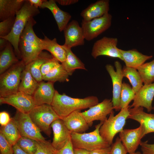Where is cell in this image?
I'll return each mask as SVG.
<instances>
[{
    "label": "cell",
    "mask_w": 154,
    "mask_h": 154,
    "mask_svg": "<svg viewBox=\"0 0 154 154\" xmlns=\"http://www.w3.org/2000/svg\"><path fill=\"white\" fill-rule=\"evenodd\" d=\"M65 41L62 45L67 48L83 45L84 38L82 30L78 22L73 20L68 23L64 30Z\"/></svg>",
    "instance_id": "9a60e30c"
},
{
    "label": "cell",
    "mask_w": 154,
    "mask_h": 154,
    "mask_svg": "<svg viewBox=\"0 0 154 154\" xmlns=\"http://www.w3.org/2000/svg\"><path fill=\"white\" fill-rule=\"evenodd\" d=\"M129 111L128 119L139 123L142 128L143 137L148 133L154 132V114L145 112L141 107L130 108Z\"/></svg>",
    "instance_id": "2e32d148"
},
{
    "label": "cell",
    "mask_w": 154,
    "mask_h": 154,
    "mask_svg": "<svg viewBox=\"0 0 154 154\" xmlns=\"http://www.w3.org/2000/svg\"><path fill=\"white\" fill-rule=\"evenodd\" d=\"M0 104L11 105L17 110L27 114L36 106L33 96L19 91L6 97L0 98Z\"/></svg>",
    "instance_id": "4fadbf2b"
},
{
    "label": "cell",
    "mask_w": 154,
    "mask_h": 154,
    "mask_svg": "<svg viewBox=\"0 0 154 154\" xmlns=\"http://www.w3.org/2000/svg\"><path fill=\"white\" fill-rule=\"evenodd\" d=\"M21 137L29 138L38 141H44L45 138L40 129L35 125L28 114L17 111L13 117Z\"/></svg>",
    "instance_id": "9c48e42d"
},
{
    "label": "cell",
    "mask_w": 154,
    "mask_h": 154,
    "mask_svg": "<svg viewBox=\"0 0 154 154\" xmlns=\"http://www.w3.org/2000/svg\"><path fill=\"white\" fill-rule=\"evenodd\" d=\"M31 3L35 7L41 8L44 0H29Z\"/></svg>",
    "instance_id": "7dc6e473"
},
{
    "label": "cell",
    "mask_w": 154,
    "mask_h": 154,
    "mask_svg": "<svg viewBox=\"0 0 154 154\" xmlns=\"http://www.w3.org/2000/svg\"><path fill=\"white\" fill-rule=\"evenodd\" d=\"M154 97V82L144 84L135 93L130 108L141 107L146 108L148 112L152 110V102Z\"/></svg>",
    "instance_id": "e0dca14e"
},
{
    "label": "cell",
    "mask_w": 154,
    "mask_h": 154,
    "mask_svg": "<svg viewBox=\"0 0 154 154\" xmlns=\"http://www.w3.org/2000/svg\"><path fill=\"white\" fill-rule=\"evenodd\" d=\"M119 51L125 66L137 70L146 60L153 57L152 55L143 54L135 49L125 50L119 49Z\"/></svg>",
    "instance_id": "603a6c76"
},
{
    "label": "cell",
    "mask_w": 154,
    "mask_h": 154,
    "mask_svg": "<svg viewBox=\"0 0 154 154\" xmlns=\"http://www.w3.org/2000/svg\"><path fill=\"white\" fill-rule=\"evenodd\" d=\"M16 17H9L0 23V38L8 35L13 27Z\"/></svg>",
    "instance_id": "d590c367"
},
{
    "label": "cell",
    "mask_w": 154,
    "mask_h": 154,
    "mask_svg": "<svg viewBox=\"0 0 154 154\" xmlns=\"http://www.w3.org/2000/svg\"><path fill=\"white\" fill-rule=\"evenodd\" d=\"M116 71L113 66L107 64L106 68L112 79L113 85V97L112 102L114 109L116 111L120 110V93L122 84V80L124 77L122 73V66L118 61L114 62Z\"/></svg>",
    "instance_id": "8fae6325"
},
{
    "label": "cell",
    "mask_w": 154,
    "mask_h": 154,
    "mask_svg": "<svg viewBox=\"0 0 154 154\" xmlns=\"http://www.w3.org/2000/svg\"><path fill=\"white\" fill-rule=\"evenodd\" d=\"M112 18V15L108 13L90 21L82 20L81 27L85 39L91 40L108 29L111 25Z\"/></svg>",
    "instance_id": "ba28073f"
},
{
    "label": "cell",
    "mask_w": 154,
    "mask_h": 154,
    "mask_svg": "<svg viewBox=\"0 0 154 154\" xmlns=\"http://www.w3.org/2000/svg\"><path fill=\"white\" fill-rule=\"evenodd\" d=\"M104 122L96 125L94 130L88 133H71V142L74 149L79 148L91 151L111 147L101 135L99 129Z\"/></svg>",
    "instance_id": "277c9868"
},
{
    "label": "cell",
    "mask_w": 154,
    "mask_h": 154,
    "mask_svg": "<svg viewBox=\"0 0 154 154\" xmlns=\"http://www.w3.org/2000/svg\"><path fill=\"white\" fill-rule=\"evenodd\" d=\"M38 83L32 75L29 65H26L21 74L19 91L33 96Z\"/></svg>",
    "instance_id": "cb8c5ba5"
},
{
    "label": "cell",
    "mask_w": 154,
    "mask_h": 154,
    "mask_svg": "<svg viewBox=\"0 0 154 154\" xmlns=\"http://www.w3.org/2000/svg\"><path fill=\"white\" fill-rule=\"evenodd\" d=\"M114 109L112 100L106 99L100 103L90 108L88 110L81 112V114L90 126L94 121L99 120L104 122L108 118L107 116Z\"/></svg>",
    "instance_id": "7c38bea8"
},
{
    "label": "cell",
    "mask_w": 154,
    "mask_h": 154,
    "mask_svg": "<svg viewBox=\"0 0 154 154\" xmlns=\"http://www.w3.org/2000/svg\"><path fill=\"white\" fill-rule=\"evenodd\" d=\"M0 131L13 146L16 144L21 137L16 124L13 118L6 125L1 126Z\"/></svg>",
    "instance_id": "f546056e"
},
{
    "label": "cell",
    "mask_w": 154,
    "mask_h": 154,
    "mask_svg": "<svg viewBox=\"0 0 154 154\" xmlns=\"http://www.w3.org/2000/svg\"><path fill=\"white\" fill-rule=\"evenodd\" d=\"M133 154H143L142 153H141L139 151H137L135 153Z\"/></svg>",
    "instance_id": "f907efd6"
},
{
    "label": "cell",
    "mask_w": 154,
    "mask_h": 154,
    "mask_svg": "<svg viewBox=\"0 0 154 154\" xmlns=\"http://www.w3.org/2000/svg\"><path fill=\"white\" fill-rule=\"evenodd\" d=\"M25 0H0V20L15 16Z\"/></svg>",
    "instance_id": "d4e9b609"
},
{
    "label": "cell",
    "mask_w": 154,
    "mask_h": 154,
    "mask_svg": "<svg viewBox=\"0 0 154 154\" xmlns=\"http://www.w3.org/2000/svg\"><path fill=\"white\" fill-rule=\"evenodd\" d=\"M62 46L65 51L66 58L61 64L70 76L72 75L76 69L86 70L84 64L73 52L71 48H66L62 45Z\"/></svg>",
    "instance_id": "83f0119b"
},
{
    "label": "cell",
    "mask_w": 154,
    "mask_h": 154,
    "mask_svg": "<svg viewBox=\"0 0 154 154\" xmlns=\"http://www.w3.org/2000/svg\"><path fill=\"white\" fill-rule=\"evenodd\" d=\"M111 147L106 148L96 149L89 151V154H110Z\"/></svg>",
    "instance_id": "ee69618b"
},
{
    "label": "cell",
    "mask_w": 154,
    "mask_h": 154,
    "mask_svg": "<svg viewBox=\"0 0 154 154\" xmlns=\"http://www.w3.org/2000/svg\"><path fill=\"white\" fill-rule=\"evenodd\" d=\"M31 119L40 129L48 137L51 133V125L60 118L50 105L35 106L28 113Z\"/></svg>",
    "instance_id": "52a82bcc"
},
{
    "label": "cell",
    "mask_w": 154,
    "mask_h": 154,
    "mask_svg": "<svg viewBox=\"0 0 154 154\" xmlns=\"http://www.w3.org/2000/svg\"><path fill=\"white\" fill-rule=\"evenodd\" d=\"M130 106L121 110L114 116L113 110L107 118L101 125L99 129L100 134L104 139L110 145L113 144L114 137L118 133L121 132L129 115Z\"/></svg>",
    "instance_id": "5b68a950"
},
{
    "label": "cell",
    "mask_w": 154,
    "mask_h": 154,
    "mask_svg": "<svg viewBox=\"0 0 154 154\" xmlns=\"http://www.w3.org/2000/svg\"><path fill=\"white\" fill-rule=\"evenodd\" d=\"M109 2L108 0H100L90 4L81 12L80 15L82 20L90 21L108 13Z\"/></svg>",
    "instance_id": "ffe728a7"
},
{
    "label": "cell",
    "mask_w": 154,
    "mask_h": 154,
    "mask_svg": "<svg viewBox=\"0 0 154 154\" xmlns=\"http://www.w3.org/2000/svg\"><path fill=\"white\" fill-rule=\"evenodd\" d=\"M13 147L14 154H29L21 149L17 143L13 145Z\"/></svg>",
    "instance_id": "bcb514c9"
},
{
    "label": "cell",
    "mask_w": 154,
    "mask_h": 154,
    "mask_svg": "<svg viewBox=\"0 0 154 154\" xmlns=\"http://www.w3.org/2000/svg\"><path fill=\"white\" fill-rule=\"evenodd\" d=\"M37 151L35 154H54L56 149L49 141H38Z\"/></svg>",
    "instance_id": "8d00e7d4"
},
{
    "label": "cell",
    "mask_w": 154,
    "mask_h": 154,
    "mask_svg": "<svg viewBox=\"0 0 154 154\" xmlns=\"http://www.w3.org/2000/svg\"><path fill=\"white\" fill-rule=\"evenodd\" d=\"M56 2L54 0H44L41 8H46L51 11L56 22L59 31L62 32L68 24L71 16L68 12L60 9Z\"/></svg>",
    "instance_id": "7402d4cb"
},
{
    "label": "cell",
    "mask_w": 154,
    "mask_h": 154,
    "mask_svg": "<svg viewBox=\"0 0 154 154\" xmlns=\"http://www.w3.org/2000/svg\"><path fill=\"white\" fill-rule=\"evenodd\" d=\"M53 58L48 52L42 51L37 58L27 64L32 75L38 82L43 81L40 71L42 66L44 63Z\"/></svg>",
    "instance_id": "f1b7e54d"
},
{
    "label": "cell",
    "mask_w": 154,
    "mask_h": 154,
    "mask_svg": "<svg viewBox=\"0 0 154 154\" xmlns=\"http://www.w3.org/2000/svg\"><path fill=\"white\" fill-rule=\"evenodd\" d=\"M119 137L129 154L136 152L143 137L142 127L134 129H123L119 133Z\"/></svg>",
    "instance_id": "5bb4252c"
},
{
    "label": "cell",
    "mask_w": 154,
    "mask_h": 154,
    "mask_svg": "<svg viewBox=\"0 0 154 154\" xmlns=\"http://www.w3.org/2000/svg\"><path fill=\"white\" fill-rule=\"evenodd\" d=\"M54 154H74L71 137L63 147L60 150H56Z\"/></svg>",
    "instance_id": "60d3db41"
},
{
    "label": "cell",
    "mask_w": 154,
    "mask_h": 154,
    "mask_svg": "<svg viewBox=\"0 0 154 154\" xmlns=\"http://www.w3.org/2000/svg\"><path fill=\"white\" fill-rule=\"evenodd\" d=\"M36 21L33 17L28 22L19 38V48L21 60L26 65L37 58L43 50L42 39L35 34L33 26Z\"/></svg>",
    "instance_id": "7a4b0ae2"
},
{
    "label": "cell",
    "mask_w": 154,
    "mask_h": 154,
    "mask_svg": "<svg viewBox=\"0 0 154 154\" xmlns=\"http://www.w3.org/2000/svg\"><path fill=\"white\" fill-rule=\"evenodd\" d=\"M59 4L63 6L69 5L77 3L78 0H55Z\"/></svg>",
    "instance_id": "f6af8a7d"
},
{
    "label": "cell",
    "mask_w": 154,
    "mask_h": 154,
    "mask_svg": "<svg viewBox=\"0 0 154 154\" xmlns=\"http://www.w3.org/2000/svg\"><path fill=\"white\" fill-rule=\"evenodd\" d=\"M0 154H14L13 146L0 131Z\"/></svg>",
    "instance_id": "74e56055"
},
{
    "label": "cell",
    "mask_w": 154,
    "mask_h": 154,
    "mask_svg": "<svg viewBox=\"0 0 154 154\" xmlns=\"http://www.w3.org/2000/svg\"><path fill=\"white\" fill-rule=\"evenodd\" d=\"M135 94L129 84L124 82L122 83L120 98L121 109L129 106V104L133 100Z\"/></svg>",
    "instance_id": "836d02e7"
},
{
    "label": "cell",
    "mask_w": 154,
    "mask_h": 154,
    "mask_svg": "<svg viewBox=\"0 0 154 154\" xmlns=\"http://www.w3.org/2000/svg\"><path fill=\"white\" fill-rule=\"evenodd\" d=\"M98 98L91 96L83 98H73L64 93L60 94L55 90L51 104L52 108L62 119L72 113L93 106L98 103Z\"/></svg>",
    "instance_id": "6da1fadb"
},
{
    "label": "cell",
    "mask_w": 154,
    "mask_h": 154,
    "mask_svg": "<svg viewBox=\"0 0 154 154\" xmlns=\"http://www.w3.org/2000/svg\"><path fill=\"white\" fill-rule=\"evenodd\" d=\"M152 110L154 111V106L153 107Z\"/></svg>",
    "instance_id": "816d5d0a"
},
{
    "label": "cell",
    "mask_w": 154,
    "mask_h": 154,
    "mask_svg": "<svg viewBox=\"0 0 154 154\" xmlns=\"http://www.w3.org/2000/svg\"><path fill=\"white\" fill-rule=\"evenodd\" d=\"M69 75L61 64H59L42 77V80L48 82H63L69 80Z\"/></svg>",
    "instance_id": "1f68e13d"
},
{
    "label": "cell",
    "mask_w": 154,
    "mask_h": 154,
    "mask_svg": "<svg viewBox=\"0 0 154 154\" xmlns=\"http://www.w3.org/2000/svg\"><path fill=\"white\" fill-rule=\"evenodd\" d=\"M74 154H89V151L82 149L74 148Z\"/></svg>",
    "instance_id": "c3c4849f"
},
{
    "label": "cell",
    "mask_w": 154,
    "mask_h": 154,
    "mask_svg": "<svg viewBox=\"0 0 154 154\" xmlns=\"http://www.w3.org/2000/svg\"><path fill=\"white\" fill-rule=\"evenodd\" d=\"M62 119L71 133H81L87 130L89 127L82 115L80 110L75 111Z\"/></svg>",
    "instance_id": "44dd1931"
},
{
    "label": "cell",
    "mask_w": 154,
    "mask_h": 154,
    "mask_svg": "<svg viewBox=\"0 0 154 154\" xmlns=\"http://www.w3.org/2000/svg\"><path fill=\"white\" fill-rule=\"evenodd\" d=\"M144 84H149L154 82V59L144 63L137 69Z\"/></svg>",
    "instance_id": "d6a6232c"
},
{
    "label": "cell",
    "mask_w": 154,
    "mask_h": 154,
    "mask_svg": "<svg viewBox=\"0 0 154 154\" xmlns=\"http://www.w3.org/2000/svg\"><path fill=\"white\" fill-rule=\"evenodd\" d=\"M12 45L9 42L5 48L1 51L0 74L19 61L15 54Z\"/></svg>",
    "instance_id": "484cf974"
},
{
    "label": "cell",
    "mask_w": 154,
    "mask_h": 154,
    "mask_svg": "<svg viewBox=\"0 0 154 154\" xmlns=\"http://www.w3.org/2000/svg\"><path fill=\"white\" fill-rule=\"evenodd\" d=\"M128 152L121 140L117 137L115 142L111 145L110 154H127Z\"/></svg>",
    "instance_id": "f35d334b"
},
{
    "label": "cell",
    "mask_w": 154,
    "mask_h": 154,
    "mask_svg": "<svg viewBox=\"0 0 154 154\" xmlns=\"http://www.w3.org/2000/svg\"><path fill=\"white\" fill-rule=\"evenodd\" d=\"M54 83L43 81L38 82L33 96L36 106L44 104L51 105L56 90L54 86Z\"/></svg>",
    "instance_id": "d6986e66"
},
{
    "label": "cell",
    "mask_w": 154,
    "mask_h": 154,
    "mask_svg": "<svg viewBox=\"0 0 154 154\" xmlns=\"http://www.w3.org/2000/svg\"><path fill=\"white\" fill-rule=\"evenodd\" d=\"M53 137L52 145L56 150L63 147L71 137V133L64 124L62 119L59 118L54 121L51 125Z\"/></svg>",
    "instance_id": "ac0fdd59"
},
{
    "label": "cell",
    "mask_w": 154,
    "mask_h": 154,
    "mask_svg": "<svg viewBox=\"0 0 154 154\" xmlns=\"http://www.w3.org/2000/svg\"><path fill=\"white\" fill-rule=\"evenodd\" d=\"M40 13L38 8L32 5L29 0H25L22 7L16 14L11 31L7 35L1 37L7 40L11 44L15 54L19 59L21 60L19 48V42L20 35L29 20Z\"/></svg>",
    "instance_id": "3957f363"
},
{
    "label": "cell",
    "mask_w": 154,
    "mask_h": 154,
    "mask_svg": "<svg viewBox=\"0 0 154 154\" xmlns=\"http://www.w3.org/2000/svg\"><path fill=\"white\" fill-rule=\"evenodd\" d=\"M59 64V61L54 57L44 63L40 69L42 77L45 76Z\"/></svg>",
    "instance_id": "ab89813d"
},
{
    "label": "cell",
    "mask_w": 154,
    "mask_h": 154,
    "mask_svg": "<svg viewBox=\"0 0 154 154\" xmlns=\"http://www.w3.org/2000/svg\"><path fill=\"white\" fill-rule=\"evenodd\" d=\"M17 144L21 149L29 154H35L36 152L38 142L33 139L21 137Z\"/></svg>",
    "instance_id": "e575fe53"
},
{
    "label": "cell",
    "mask_w": 154,
    "mask_h": 154,
    "mask_svg": "<svg viewBox=\"0 0 154 154\" xmlns=\"http://www.w3.org/2000/svg\"><path fill=\"white\" fill-rule=\"evenodd\" d=\"M140 145L143 154H154V144L141 141Z\"/></svg>",
    "instance_id": "b9f144b4"
},
{
    "label": "cell",
    "mask_w": 154,
    "mask_h": 154,
    "mask_svg": "<svg viewBox=\"0 0 154 154\" xmlns=\"http://www.w3.org/2000/svg\"><path fill=\"white\" fill-rule=\"evenodd\" d=\"M122 71L123 77L128 79L135 94L143 86V82L139 73L136 69L125 66H123Z\"/></svg>",
    "instance_id": "4dcf8cb0"
},
{
    "label": "cell",
    "mask_w": 154,
    "mask_h": 154,
    "mask_svg": "<svg viewBox=\"0 0 154 154\" xmlns=\"http://www.w3.org/2000/svg\"><path fill=\"white\" fill-rule=\"evenodd\" d=\"M42 45L43 50L49 52L54 58L62 63L65 60L66 53L62 45L57 42L55 38L51 40L44 35L42 39Z\"/></svg>",
    "instance_id": "4316f807"
},
{
    "label": "cell",
    "mask_w": 154,
    "mask_h": 154,
    "mask_svg": "<svg viewBox=\"0 0 154 154\" xmlns=\"http://www.w3.org/2000/svg\"><path fill=\"white\" fill-rule=\"evenodd\" d=\"M26 65L21 60L0 76V98L6 97L19 91L22 73Z\"/></svg>",
    "instance_id": "8992f818"
},
{
    "label": "cell",
    "mask_w": 154,
    "mask_h": 154,
    "mask_svg": "<svg viewBox=\"0 0 154 154\" xmlns=\"http://www.w3.org/2000/svg\"><path fill=\"white\" fill-rule=\"evenodd\" d=\"M10 118L8 113L5 111L0 113V123L1 126L7 125L10 121Z\"/></svg>",
    "instance_id": "7bdbcfd3"
},
{
    "label": "cell",
    "mask_w": 154,
    "mask_h": 154,
    "mask_svg": "<svg viewBox=\"0 0 154 154\" xmlns=\"http://www.w3.org/2000/svg\"><path fill=\"white\" fill-rule=\"evenodd\" d=\"M9 41L7 40L0 38V48L1 51L7 45Z\"/></svg>",
    "instance_id": "681fc988"
},
{
    "label": "cell",
    "mask_w": 154,
    "mask_h": 154,
    "mask_svg": "<svg viewBox=\"0 0 154 154\" xmlns=\"http://www.w3.org/2000/svg\"><path fill=\"white\" fill-rule=\"evenodd\" d=\"M118 40L116 38L104 37L96 41L93 46L91 55L94 58L102 55L117 58L123 60L117 47Z\"/></svg>",
    "instance_id": "30bf717a"
}]
</instances>
